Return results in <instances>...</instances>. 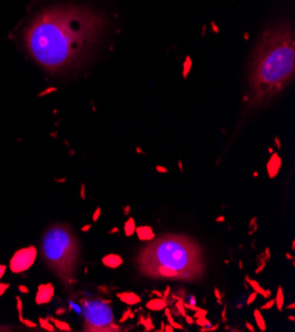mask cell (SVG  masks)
<instances>
[{
	"label": "cell",
	"mask_w": 295,
	"mask_h": 332,
	"mask_svg": "<svg viewBox=\"0 0 295 332\" xmlns=\"http://www.w3.org/2000/svg\"><path fill=\"white\" fill-rule=\"evenodd\" d=\"M90 228H91V224H87L85 226L81 228V232H87V230H90Z\"/></svg>",
	"instance_id": "44"
},
{
	"label": "cell",
	"mask_w": 295,
	"mask_h": 332,
	"mask_svg": "<svg viewBox=\"0 0 295 332\" xmlns=\"http://www.w3.org/2000/svg\"><path fill=\"white\" fill-rule=\"evenodd\" d=\"M38 324H40L41 328L49 331V332H53L54 331V326L50 324V320L49 319H44V318H40V319H38Z\"/></svg>",
	"instance_id": "21"
},
{
	"label": "cell",
	"mask_w": 295,
	"mask_h": 332,
	"mask_svg": "<svg viewBox=\"0 0 295 332\" xmlns=\"http://www.w3.org/2000/svg\"><path fill=\"white\" fill-rule=\"evenodd\" d=\"M36 258H37V249L33 245H29L27 247L17 250L12 255L8 266H10V270L14 274H21L33 266Z\"/></svg>",
	"instance_id": "6"
},
{
	"label": "cell",
	"mask_w": 295,
	"mask_h": 332,
	"mask_svg": "<svg viewBox=\"0 0 295 332\" xmlns=\"http://www.w3.org/2000/svg\"><path fill=\"white\" fill-rule=\"evenodd\" d=\"M285 257H286V259H290V261H293V262H294V257H293L291 254H290V253H286V254H285Z\"/></svg>",
	"instance_id": "47"
},
{
	"label": "cell",
	"mask_w": 295,
	"mask_h": 332,
	"mask_svg": "<svg viewBox=\"0 0 295 332\" xmlns=\"http://www.w3.org/2000/svg\"><path fill=\"white\" fill-rule=\"evenodd\" d=\"M195 323L199 327H209V326H212V323H210V320L208 319L206 316H201V318H197V319H195Z\"/></svg>",
	"instance_id": "22"
},
{
	"label": "cell",
	"mask_w": 295,
	"mask_h": 332,
	"mask_svg": "<svg viewBox=\"0 0 295 332\" xmlns=\"http://www.w3.org/2000/svg\"><path fill=\"white\" fill-rule=\"evenodd\" d=\"M64 312H65V310H64V308H60V310H57V311H56L57 315H60V314H64Z\"/></svg>",
	"instance_id": "50"
},
{
	"label": "cell",
	"mask_w": 295,
	"mask_h": 332,
	"mask_svg": "<svg viewBox=\"0 0 295 332\" xmlns=\"http://www.w3.org/2000/svg\"><path fill=\"white\" fill-rule=\"evenodd\" d=\"M117 298L122 303H125L126 306H130V307L140 304V302H142V296L133 293V291H121V293H117Z\"/></svg>",
	"instance_id": "9"
},
{
	"label": "cell",
	"mask_w": 295,
	"mask_h": 332,
	"mask_svg": "<svg viewBox=\"0 0 295 332\" xmlns=\"http://www.w3.org/2000/svg\"><path fill=\"white\" fill-rule=\"evenodd\" d=\"M169 295H171V286H167V287H165V290L163 291V296L168 299V298H169Z\"/></svg>",
	"instance_id": "33"
},
{
	"label": "cell",
	"mask_w": 295,
	"mask_h": 332,
	"mask_svg": "<svg viewBox=\"0 0 295 332\" xmlns=\"http://www.w3.org/2000/svg\"><path fill=\"white\" fill-rule=\"evenodd\" d=\"M206 314H208V310L206 308H200V307H197L195 311H193V319H197V318H201V316H206Z\"/></svg>",
	"instance_id": "23"
},
{
	"label": "cell",
	"mask_w": 295,
	"mask_h": 332,
	"mask_svg": "<svg viewBox=\"0 0 295 332\" xmlns=\"http://www.w3.org/2000/svg\"><path fill=\"white\" fill-rule=\"evenodd\" d=\"M106 13L83 4L60 3L33 15L21 32L24 50L50 74L76 72L93 58L109 32Z\"/></svg>",
	"instance_id": "1"
},
{
	"label": "cell",
	"mask_w": 295,
	"mask_h": 332,
	"mask_svg": "<svg viewBox=\"0 0 295 332\" xmlns=\"http://www.w3.org/2000/svg\"><path fill=\"white\" fill-rule=\"evenodd\" d=\"M19 290L21 291V293H24V294H28L29 293V290L27 289V286H24V285H20L19 286Z\"/></svg>",
	"instance_id": "41"
},
{
	"label": "cell",
	"mask_w": 295,
	"mask_h": 332,
	"mask_svg": "<svg viewBox=\"0 0 295 332\" xmlns=\"http://www.w3.org/2000/svg\"><path fill=\"white\" fill-rule=\"evenodd\" d=\"M184 319H185V322L188 323V324H193V323H195V319H193L192 316H189V315H185L184 316Z\"/></svg>",
	"instance_id": "38"
},
{
	"label": "cell",
	"mask_w": 295,
	"mask_h": 332,
	"mask_svg": "<svg viewBox=\"0 0 295 332\" xmlns=\"http://www.w3.org/2000/svg\"><path fill=\"white\" fill-rule=\"evenodd\" d=\"M6 271H7V266H6V265H3V263H0V279L4 277Z\"/></svg>",
	"instance_id": "32"
},
{
	"label": "cell",
	"mask_w": 295,
	"mask_h": 332,
	"mask_svg": "<svg viewBox=\"0 0 295 332\" xmlns=\"http://www.w3.org/2000/svg\"><path fill=\"white\" fill-rule=\"evenodd\" d=\"M8 287H10V283H2L0 282V296L8 290Z\"/></svg>",
	"instance_id": "31"
},
{
	"label": "cell",
	"mask_w": 295,
	"mask_h": 332,
	"mask_svg": "<svg viewBox=\"0 0 295 332\" xmlns=\"http://www.w3.org/2000/svg\"><path fill=\"white\" fill-rule=\"evenodd\" d=\"M291 249H293V250L295 249V241H294V240H293V242H291Z\"/></svg>",
	"instance_id": "53"
},
{
	"label": "cell",
	"mask_w": 295,
	"mask_h": 332,
	"mask_svg": "<svg viewBox=\"0 0 295 332\" xmlns=\"http://www.w3.org/2000/svg\"><path fill=\"white\" fill-rule=\"evenodd\" d=\"M168 306H169V303H168V299L167 298H164V296H156V298L149 299L146 303V307L144 308H147L148 311H152V312H160Z\"/></svg>",
	"instance_id": "10"
},
{
	"label": "cell",
	"mask_w": 295,
	"mask_h": 332,
	"mask_svg": "<svg viewBox=\"0 0 295 332\" xmlns=\"http://www.w3.org/2000/svg\"><path fill=\"white\" fill-rule=\"evenodd\" d=\"M41 258L64 289L69 290L77 282V270L81 259V242L66 224H54L42 234Z\"/></svg>",
	"instance_id": "4"
},
{
	"label": "cell",
	"mask_w": 295,
	"mask_h": 332,
	"mask_svg": "<svg viewBox=\"0 0 295 332\" xmlns=\"http://www.w3.org/2000/svg\"><path fill=\"white\" fill-rule=\"evenodd\" d=\"M221 318L224 322H226V304H224V308H222V312H221Z\"/></svg>",
	"instance_id": "37"
},
{
	"label": "cell",
	"mask_w": 295,
	"mask_h": 332,
	"mask_svg": "<svg viewBox=\"0 0 295 332\" xmlns=\"http://www.w3.org/2000/svg\"><path fill=\"white\" fill-rule=\"evenodd\" d=\"M135 229H136V224L135 220L133 217H129L125 222V226H123V230H125V236L126 237H131L135 234Z\"/></svg>",
	"instance_id": "18"
},
{
	"label": "cell",
	"mask_w": 295,
	"mask_h": 332,
	"mask_svg": "<svg viewBox=\"0 0 295 332\" xmlns=\"http://www.w3.org/2000/svg\"><path fill=\"white\" fill-rule=\"evenodd\" d=\"M173 327L171 324H164V332H173Z\"/></svg>",
	"instance_id": "40"
},
{
	"label": "cell",
	"mask_w": 295,
	"mask_h": 332,
	"mask_svg": "<svg viewBox=\"0 0 295 332\" xmlns=\"http://www.w3.org/2000/svg\"><path fill=\"white\" fill-rule=\"evenodd\" d=\"M257 296H258V294L255 293V291H253V293L248 296V299H246V304H248V306H250V304H252V303L254 302V300L257 299Z\"/></svg>",
	"instance_id": "28"
},
{
	"label": "cell",
	"mask_w": 295,
	"mask_h": 332,
	"mask_svg": "<svg viewBox=\"0 0 295 332\" xmlns=\"http://www.w3.org/2000/svg\"><path fill=\"white\" fill-rule=\"evenodd\" d=\"M164 324H165V323L161 322L160 323V330H157V331H159V332H164Z\"/></svg>",
	"instance_id": "49"
},
{
	"label": "cell",
	"mask_w": 295,
	"mask_h": 332,
	"mask_svg": "<svg viewBox=\"0 0 295 332\" xmlns=\"http://www.w3.org/2000/svg\"><path fill=\"white\" fill-rule=\"evenodd\" d=\"M123 258L122 255L119 254H115V253H110V254H106L102 257V265L105 267H109V269H113L115 270L118 267H121L123 265Z\"/></svg>",
	"instance_id": "12"
},
{
	"label": "cell",
	"mask_w": 295,
	"mask_h": 332,
	"mask_svg": "<svg viewBox=\"0 0 295 332\" xmlns=\"http://www.w3.org/2000/svg\"><path fill=\"white\" fill-rule=\"evenodd\" d=\"M138 324L143 326V328H144V331H146V332L155 330V326H153L152 318H151V315H149V314H147V315H139Z\"/></svg>",
	"instance_id": "15"
},
{
	"label": "cell",
	"mask_w": 295,
	"mask_h": 332,
	"mask_svg": "<svg viewBox=\"0 0 295 332\" xmlns=\"http://www.w3.org/2000/svg\"><path fill=\"white\" fill-rule=\"evenodd\" d=\"M281 167H282V159H281V156L277 152L271 154V156H270V159H269V162H267V164H266V172H267L269 178H270V179L277 178L278 174H279V171H281Z\"/></svg>",
	"instance_id": "8"
},
{
	"label": "cell",
	"mask_w": 295,
	"mask_h": 332,
	"mask_svg": "<svg viewBox=\"0 0 295 332\" xmlns=\"http://www.w3.org/2000/svg\"><path fill=\"white\" fill-rule=\"evenodd\" d=\"M224 221H225V216H218L216 218V222H224Z\"/></svg>",
	"instance_id": "46"
},
{
	"label": "cell",
	"mask_w": 295,
	"mask_h": 332,
	"mask_svg": "<svg viewBox=\"0 0 295 332\" xmlns=\"http://www.w3.org/2000/svg\"><path fill=\"white\" fill-rule=\"evenodd\" d=\"M183 170H184V168H183V163H181V160H179V171L181 172V174H183V172H184Z\"/></svg>",
	"instance_id": "48"
},
{
	"label": "cell",
	"mask_w": 295,
	"mask_h": 332,
	"mask_svg": "<svg viewBox=\"0 0 295 332\" xmlns=\"http://www.w3.org/2000/svg\"><path fill=\"white\" fill-rule=\"evenodd\" d=\"M274 303H275L274 302V298H271V299H269L265 304H262V306L259 307V310H263V311H265V310H270V308L274 307Z\"/></svg>",
	"instance_id": "26"
},
{
	"label": "cell",
	"mask_w": 295,
	"mask_h": 332,
	"mask_svg": "<svg viewBox=\"0 0 295 332\" xmlns=\"http://www.w3.org/2000/svg\"><path fill=\"white\" fill-rule=\"evenodd\" d=\"M242 265H244V263H242V259H240V261H238V269H240V270L244 269V266H242Z\"/></svg>",
	"instance_id": "52"
},
{
	"label": "cell",
	"mask_w": 295,
	"mask_h": 332,
	"mask_svg": "<svg viewBox=\"0 0 295 332\" xmlns=\"http://www.w3.org/2000/svg\"><path fill=\"white\" fill-rule=\"evenodd\" d=\"M134 262L138 271L151 279L200 282L206 270L201 243L177 233L155 237L139 250Z\"/></svg>",
	"instance_id": "3"
},
{
	"label": "cell",
	"mask_w": 295,
	"mask_h": 332,
	"mask_svg": "<svg viewBox=\"0 0 295 332\" xmlns=\"http://www.w3.org/2000/svg\"><path fill=\"white\" fill-rule=\"evenodd\" d=\"M81 198L82 200H85L86 198V196H85V184H81Z\"/></svg>",
	"instance_id": "42"
},
{
	"label": "cell",
	"mask_w": 295,
	"mask_h": 332,
	"mask_svg": "<svg viewBox=\"0 0 295 332\" xmlns=\"http://www.w3.org/2000/svg\"><path fill=\"white\" fill-rule=\"evenodd\" d=\"M275 143H277V146H278V148H279V147H281V144H279V142H278V138L275 139Z\"/></svg>",
	"instance_id": "56"
},
{
	"label": "cell",
	"mask_w": 295,
	"mask_h": 332,
	"mask_svg": "<svg viewBox=\"0 0 295 332\" xmlns=\"http://www.w3.org/2000/svg\"><path fill=\"white\" fill-rule=\"evenodd\" d=\"M101 213H102V209H101V208L98 206V208H97V209L94 210V214H93V222H97V221L99 220Z\"/></svg>",
	"instance_id": "30"
},
{
	"label": "cell",
	"mask_w": 295,
	"mask_h": 332,
	"mask_svg": "<svg viewBox=\"0 0 295 332\" xmlns=\"http://www.w3.org/2000/svg\"><path fill=\"white\" fill-rule=\"evenodd\" d=\"M130 212H131V206H130V205L123 206V214H125V216H129V214H130Z\"/></svg>",
	"instance_id": "36"
},
{
	"label": "cell",
	"mask_w": 295,
	"mask_h": 332,
	"mask_svg": "<svg viewBox=\"0 0 295 332\" xmlns=\"http://www.w3.org/2000/svg\"><path fill=\"white\" fill-rule=\"evenodd\" d=\"M245 327H246V328H248V331H250V332H254V331H255V328L253 327V324H252V323H249V322H245Z\"/></svg>",
	"instance_id": "34"
},
{
	"label": "cell",
	"mask_w": 295,
	"mask_h": 332,
	"mask_svg": "<svg viewBox=\"0 0 295 332\" xmlns=\"http://www.w3.org/2000/svg\"><path fill=\"white\" fill-rule=\"evenodd\" d=\"M287 308H289V310H294V308H295V303H290L289 306H287Z\"/></svg>",
	"instance_id": "51"
},
{
	"label": "cell",
	"mask_w": 295,
	"mask_h": 332,
	"mask_svg": "<svg viewBox=\"0 0 295 332\" xmlns=\"http://www.w3.org/2000/svg\"><path fill=\"white\" fill-rule=\"evenodd\" d=\"M295 77V29L287 17L261 33L246 65L240 126L278 98Z\"/></svg>",
	"instance_id": "2"
},
{
	"label": "cell",
	"mask_w": 295,
	"mask_h": 332,
	"mask_svg": "<svg viewBox=\"0 0 295 332\" xmlns=\"http://www.w3.org/2000/svg\"><path fill=\"white\" fill-rule=\"evenodd\" d=\"M253 316H254L255 323H257V326H258L259 331L265 332V331L267 330V327H266V322H265V319H263V316H262V314H261V310H259V308H255L254 311H253Z\"/></svg>",
	"instance_id": "17"
},
{
	"label": "cell",
	"mask_w": 295,
	"mask_h": 332,
	"mask_svg": "<svg viewBox=\"0 0 295 332\" xmlns=\"http://www.w3.org/2000/svg\"><path fill=\"white\" fill-rule=\"evenodd\" d=\"M287 319H289V320H291V322H294V320H295V318H294V316L291 315V316H289V318H287Z\"/></svg>",
	"instance_id": "54"
},
{
	"label": "cell",
	"mask_w": 295,
	"mask_h": 332,
	"mask_svg": "<svg viewBox=\"0 0 295 332\" xmlns=\"http://www.w3.org/2000/svg\"><path fill=\"white\" fill-rule=\"evenodd\" d=\"M149 295H151V296H153V295H155V296H163V293H161V291H157V290H152L151 293H149Z\"/></svg>",
	"instance_id": "39"
},
{
	"label": "cell",
	"mask_w": 295,
	"mask_h": 332,
	"mask_svg": "<svg viewBox=\"0 0 295 332\" xmlns=\"http://www.w3.org/2000/svg\"><path fill=\"white\" fill-rule=\"evenodd\" d=\"M54 296V286L53 283L48 282V283H42V285L38 286L37 293H36V303L37 304H48L52 302Z\"/></svg>",
	"instance_id": "7"
},
{
	"label": "cell",
	"mask_w": 295,
	"mask_h": 332,
	"mask_svg": "<svg viewBox=\"0 0 295 332\" xmlns=\"http://www.w3.org/2000/svg\"><path fill=\"white\" fill-rule=\"evenodd\" d=\"M134 318H135V311L133 308H130V306H129V308H126L125 311H123L121 319L118 320V323H119V324H123V323H126L129 319H134Z\"/></svg>",
	"instance_id": "19"
},
{
	"label": "cell",
	"mask_w": 295,
	"mask_h": 332,
	"mask_svg": "<svg viewBox=\"0 0 295 332\" xmlns=\"http://www.w3.org/2000/svg\"><path fill=\"white\" fill-rule=\"evenodd\" d=\"M274 306H277L278 311L282 312L283 311V306H285V294H283V287L278 286V290H277V296L274 298Z\"/></svg>",
	"instance_id": "16"
},
{
	"label": "cell",
	"mask_w": 295,
	"mask_h": 332,
	"mask_svg": "<svg viewBox=\"0 0 295 332\" xmlns=\"http://www.w3.org/2000/svg\"><path fill=\"white\" fill-rule=\"evenodd\" d=\"M20 322L23 323V324H25L27 327H29V328H34V327H37V324L34 322H32V320H28V319H20Z\"/></svg>",
	"instance_id": "29"
},
{
	"label": "cell",
	"mask_w": 295,
	"mask_h": 332,
	"mask_svg": "<svg viewBox=\"0 0 295 332\" xmlns=\"http://www.w3.org/2000/svg\"><path fill=\"white\" fill-rule=\"evenodd\" d=\"M213 294H214V298H216V300H217V303H218V304H222L221 293H220V290L217 289V287H214V289H213Z\"/></svg>",
	"instance_id": "27"
},
{
	"label": "cell",
	"mask_w": 295,
	"mask_h": 332,
	"mask_svg": "<svg viewBox=\"0 0 295 332\" xmlns=\"http://www.w3.org/2000/svg\"><path fill=\"white\" fill-rule=\"evenodd\" d=\"M115 233H119V228L118 226H114L113 229H110L107 232V234H115Z\"/></svg>",
	"instance_id": "43"
},
{
	"label": "cell",
	"mask_w": 295,
	"mask_h": 332,
	"mask_svg": "<svg viewBox=\"0 0 295 332\" xmlns=\"http://www.w3.org/2000/svg\"><path fill=\"white\" fill-rule=\"evenodd\" d=\"M257 217H253L252 220H250V224H249V226H250V230H249V234L250 236H253L254 232H257V229H258V224H257Z\"/></svg>",
	"instance_id": "24"
},
{
	"label": "cell",
	"mask_w": 295,
	"mask_h": 332,
	"mask_svg": "<svg viewBox=\"0 0 295 332\" xmlns=\"http://www.w3.org/2000/svg\"><path fill=\"white\" fill-rule=\"evenodd\" d=\"M156 171L159 172V174H167V172H168V170H167V168L160 167V166H156Z\"/></svg>",
	"instance_id": "35"
},
{
	"label": "cell",
	"mask_w": 295,
	"mask_h": 332,
	"mask_svg": "<svg viewBox=\"0 0 295 332\" xmlns=\"http://www.w3.org/2000/svg\"><path fill=\"white\" fill-rule=\"evenodd\" d=\"M257 176H258V172H257V171L253 172V178H257Z\"/></svg>",
	"instance_id": "55"
},
{
	"label": "cell",
	"mask_w": 295,
	"mask_h": 332,
	"mask_svg": "<svg viewBox=\"0 0 295 332\" xmlns=\"http://www.w3.org/2000/svg\"><path fill=\"white\" fill-rule=\"evenodd\" d=\"M16 306H17V312H19V320L23 319V302H21L20 296H16Z\"/></svg>",
	"instance_id": "25"
},
{
	"label": "cell",
	"mask_w": 295,
	"mask_h": 332,
	"mask_svg": "<svg viewBox=\"0 0 295 332\" xmlns=\"http://www.w3.org/2000/svg\"><path fill=\"white\" fill-rule=\"evenodd\" d=\"M83 314V328L89 332H117L121 324L115 322L110 299H80Z\"/></svg>",
	"instance_id": "5"
},
{
	"label": "cell",
	"mask_w": 295,
	"mask_h": 332,
	"mask_svg": "<svg viewBox=\"0 0 295 332\" xmlns=\"http://www.w3.org/2000/svg\"><path fill=\"white\" fill-rule=\"evenodd\" d=\"M245 281H246V283H248V286H249V287H252L253 291H255V293H257L258 295L263 296L265 299L271 298V291H270V290H265L261 285H259V282H258V281L252 279V278H250L249 275H245Z\"/></svg>",
	"instance_id": "13"
},
{
	"label": "cell",
	"mask_w": 295,
	"mask_h": 332,
	"mask_svg": "<svg viewBox=\"0 0 295 332\" xmlns=\"http://www.w3.org/2000/svg\"><path fill=\"white\" fill-rule=\"evenodd\" d=\"M189 303H191V304H196V298H195V295H189Z\"/></svg>",
	"instance_id": "45"
},
{
	"label": "cell",
	"mask_w": 295,
	"mask_h": 332,
	"mask_svg": "<svg viewBox=\"0 0 295 332\" xmlns=\"http://www.w3.org/2000/svg\"><path fill=\"white\" fill-rule=\"evenodd\" d=\"M135 234H136V237H138V240L142 242H149L156 237L152 226H149V225H140V226H136Z\"/></svg>",
	"instance_id": "11"
},
{
	"label": "cell",
	"mask_w": 295,
	"mask_h": 332,
	"mask_svg": "<svg viewBox=\"0 0 295 332\" xmlns=\"http://www.w3.org/2000/svg\"><path fill=\"white\" fill-rule=\"evenodd\" d=\"M49 320L52 323H54V327L57 330H60V331H72V328H70V326L66 322H62V320H60V319H54V318H49Z\"/></svg>",
	"instance_id": "20"
},
{
	"label": "cell",
	"mask_w": 295,
	"mask_h": 332,
	"mask_svg": "<svg viewBox=\"0 0 295 332\" xmlns=\"http://www.w3.org/2000/svg\"><path fill=\"white\" fill-rule=\"evenodd\" d=\"M270 258H271V254H270V249H269V247H266V249H265V251H263L262 254H259V255L257 257V262H258V266L255 267L254 273H255V274H259V273H262V271H263V269L266 267V263L269 262V261H270Z\"/></svg>",
	"instance_id": "14"
}]
</instances>
